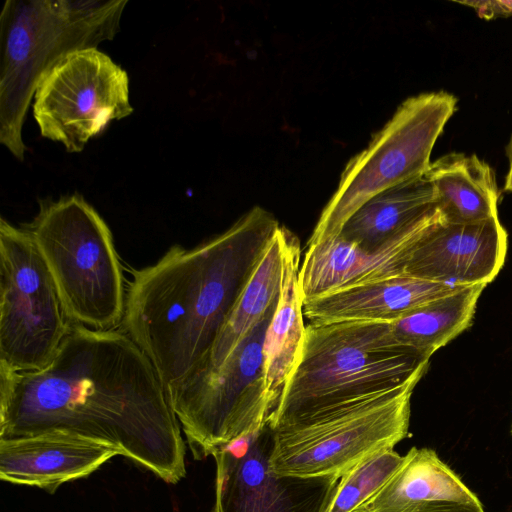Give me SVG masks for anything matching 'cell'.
<instances>
[{"mask_svg":"<svg viewBox=\"0 0 512 512\" xmlns=\"http://www.w3.org/2000/svg\"><path fill=\"white\" fill-rule=\"evenodd\" d=\"M52 430L111 445L168 483L186 475L185 442L151 361L124 332L72 324L48 366H0V439Z\"/></svg>","mask_w":512,"mask_h":512,"instance_id":"1","label":"cell"},{"mask_svg":"<svg viewBox=\"0 0 512 512\" xmlns=\"http://www.w3.org/2000/svg\"><path fill=\"white\" fill-rule=\"evenodd\" d=\"M280 225L254 207L220 235L173 245L133 272L124 332L151 361L166 391L206 363L237 299Z\"/></svg>","mask_w":512,"mask_h":512,"instance_id":"2","label":"cell"},{"mask_svg":"<svg viewBox=\"0 0 512 512\" xmlns=\"http://www.w3.org/2000/svg\"><path fill=\"white\" fill-rule=\"evenodd\" d=\"M127 0L5 1L0 15V142L19 161L22 128L42 77L67 54L120 29Z\"/></svg>","mask_w":512,"mask_h":512,"instance_id":"3","label":"cell"},{"mask_svg":"<svg viewBox=\"0 0 512 512\" xmlns=\"http://www.w3.org/2000/svg\"><path fill=\"white\" fill-rule=\"evenodd\" d=\"M428 363L415 352L396 348L386 322H310L269 427L401 385L425 374Z\"/></svg>","mask_w":512,"mask_h":512,"instance_id":"4","label":"cell"},{"mask_svg":"<svg viewBox=\"0 0 512 512\" xmlns=\"http://www.w3.org/2000/svg\"><path fill=\"white\" fill-rule=\"evenodd\" d=\"M74 325L113 330L123 322L126 294L113 237L99 213L78 194L41 202L25 226Z\"/></svg>","mask_w":512,"mask_h":512,"instance_id":"5","label":"cell"},{"mask_svg":"<svg viewBox=\"0 0 512 512\" xmlns=\"http://www.w3.org/2000/svg\"><path fill=\"white\" fill-rule=\"evenodd\" d=\"M423 375L271 428L270 470L341 478L376 452L394 448L409 434L411 397Z\"/></svg>","mask_w":512,"mask_h":512,"instance_id":"6","label":"cell"},{"mask_svg":"<svg viewBox=\"0 0 512 512\" xmlns=\"http://www.w3.org/2000/svg\"><path fill=\"white\" fill-rule=\"evenodd\" d=\"M276 305L220 366L167 389L194 459L213 456L269 425L274 408L264 389L262 350Z\"/></svg>","mask_w":512,"mask_h":512,"instance_id":"7","label":"cell"},{"mask_svg":"<svg viewBox=\"0 0 512 512\" xmlns=\"http://www.w3.org/2000/svg\"><path fill=\"white\" fill-rule=\"evenodd\" d=\"M456 107L457 98L446 91L405 100L368 147L347 164L307 246L337 237L352 214L373 196L422 177Z\"/></svg>","mask_w":512,"mask_h":512,"instance_id":"8","label":"cell"},{"mask_svg":"<svg viewBox=\"0 0 512 512\" xmlns=\"http://www.w3.org/2000/svg\"><path fill=\"white\" fill-rule=\"evenodd\" d=\"M72 323L30 233L0 219V366L14 372L45 368Z\"/></svg>","mask_w":512,"mask_h":512,"instance_id":"9","label":"cell"},{"mask_svg":"<svg viewBox=\"0 0 512 512\" xmlns=\"http://www.w3.org/2000/svg\"><path fill=\"white\" fill-rule=\"evenodd\" d=\"M133 112L127 72L97 48L67 54L40 80L33 114L42 137L81 152L113 120Z\"/></svg>","mask_w":512,"mask_h":512,"instance_id":"10","label":"cell"},{"mask_svg":"<svg viewBox=\"0 0 512 512\" xmlns=\"http://www.w3.org/2000/svg\"><path fill=\"white\" fill-rule=\"evenodd\" d=\"M268 426L216 452L213 512H329L340 478H301L269 468Z\"/></svg>","mask_w":512,"mask_h":512,"instance_id":"11","label":"cell"},{"mask_svg":"<svg viewBox=\"0 0 512 512\" xmlns=\"http://www.w3.org/2000/svg\"><path fill=\"white\" fill-rule=\"evenodd\" d=\"M506 253L507 233L498 216L469 224L441 220L419 240L405 274L449 285H487Z\"/></svg>","mask_w":512,"mask_h":512,"instance_id":"12","label":"cell"},{"mask_svg":"<svg viewBox=\"0 0 512 512\" xmlns=\"http://www.w3.org/2000/svg\"><path fill=\"white\" fill-rule=\"evenodd\" d=\"M441 220L439 213L375 250L362 249L339 236L307 246L299 270L303 304L339 289L405 274L415 246Z\"/></svg>","mask_w":512,"mask_h":512,"instance_id":"13","label":"cell"},{"mask_svg":"<svg viewBox=\"0 0 512 512\" xmlns=\"http://www.w3.org/2000/svg\"><path fill=\"white\" fill-rule=\"evenodd\" d=\"M116 455L109 444L61 430L0 439V479L52 493L63 483L90 475Z\"/></svg>","mask_w":512,"mask_h":512,"instance_id":"14","label":"cell"},{"mask_svg":"<svg viewBox=\"0 0 512 512\" xmlns=\"http://www.w3.org/2000/svg\"><path fill=\"white\" fill-rule=\"evenodd\" d=\"M355 512H485L480 499L429 448L412 447L402 465Z\"/></svg>","mask_w":512,"mask_h":512,"instance_id":"15","label":"cell"},{"mask_svg":"<svg viewBox=\"0 0 512 512\" xmlns=\"http://www.w3.org/2000/svg\"><path fill=\"white\" fill-rule=\"evenodd\" d=\"M457 286L401 274L311 299L303 314L310 322H391Z\"/></svg>","mask_w":512,"mask_h":512,"instance_id":"16","label":"cell"},{"mask_svg":"<svg viewBox=\"0 0 512 512\" xmlns=\"http://www.w3.org/2000/svg\"><path fill=\"white\" fill-rule=\"evenodd\" d=\"M300 252L298 239L286 229L282 285L262 350L263 384L274 411L297 365L306 329L299 287Z\"/></svg>","mask_w":512,"mask_h":512,"instance_id":"17","label":"cell"},{"mask_svg":"<svg viewBox=\"0 0 512 512\" xmlns=\"http://www.w3.org/2000/svg\"><path fill=\"white\" fill-rule=\"evenodd\" d=\"M439 213L435 189L423 175L370 198L338 236L362 249L375 250Z\"/></svg>","mask_w":512,"mask_h":512,"instance_id":"18","label":"cell"},{"mask_svg":"<svg viewBox=\"0 0 512 512\" xmlns=\"http://www.w3.org/2000/svg\"><path fill=\"white\" fill-rule=\"evenodd\" d=\"M424 176L435 189L444 223H477L498 216L499 192L494 172L476 155H443L431 162Z\"/></svg>","mask_w":512,"mask_h":512,"instance_id":"19","label":"cell"},{"mask_svg":"<svg viewBox=\"0 0 512 512\" xmlns=\"http://www.w3.org/2000/svg\"><path fill=\"white\" fill-rule=\"evenodd\" d=\"M486 286H457L450 293L386 322L389 338L396 347L430 359L434 352L471 326L477 302Z\"/></svg>","mask_w":512,"mask_h":512,"instance_id":"20","label":"cell"},{"mask_svg":"<svg viewBox=\"0 0 512 512\" xmlns=\"http://www.w3.org/2000/svg\"><path fill=\"white\" fill-rule=\"evenodd\" d=\"M285 233L286 228L280 226L266 246L216 339L205 365L196 373L220 366L277 304L283 279Z\"/></svg>","mask_w":512,"mask_h":512,"instance_id":"21","label":"cell"},{"mask_svg":"<svg viewBox=\"0 0 512 512\" xmlns=\"http://www.w3.org/2000/svg\"><path fill=\"white\" fill-rule=\"evenodd\" d=\"M404 461L393 448H386L364 459L339 481L329 512H355L379 491Z\"/></svg>","mask_w":512,"mask_h":512,"instance_id":"22","label":"cell"},{"mask_svg":"<svg viewBox=\"0 0 512 512\" xmlns=\"http://www.w3.org/2000/svg\"><path fill=\"white\" fill-rule=\"evenodd\" d=\"M507 152L509 159V167L506 176L505 190L512 192V139L508 145Z\"/></svg>","mask_w":512,"mask_h":512,"instance_id":"23","label":"cell"},{"mask_svg":"<svg viewBox=\"0 0 512 512\" xmlns=\"http://www.w3.org/2000/svg\"><path fill=\"white\" fill-rule=\"evenodd\" d=\"M511 433H512V430H511Z\"/></svg>","mask_w":512,"mask_h":512,"instance_id":"24","label":"cell"}]
</instances>
